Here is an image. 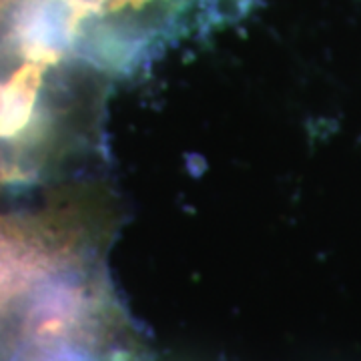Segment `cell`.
<instances>
[{
	"label": "cell",
	"instance_id": "7a4b0ae2",
	"mask_svg": "<svg viewBox=\"0 0 361 361\" xmlns=\"http://www.w3.org/2000/svg\"><path fill=\"white\" fill-rule=\"evenodd\" d=\"M6 113H8V99H6V87H2V85H0V137H4Z\"/></svg>",
	"mask_w": 361,
	"mask_h": 361
},
{
	"label": "cell",
	"instance_id": "6da1fadb",
	"mask_svg": "<svg viewBox=\"0 0 361 361\" xmlns=\"http://www.w3.org/2000/svg\"><path fill=\"white\" fill-rule=\"evenodd\" d=\"M13 361H104L94 305L85 291L54 287L32 305Z\"/></svg>",
	"mask_w": 361,
	"mask_h": 361
},
{
	"label": "cell",
	"instance_id": "3957f363",
	"mask_svg": "<svg viewBox=\"0 0 361 361\" xmlns=\"http://www.w3.org/2000/svg\"><path fill=\"white\" fill-rule=\"evenodd\" d=\"M142 2H147V0H109V4H111V8H123V6H139Z\"/></svg>",
	"mask_w": 361,
	"mask_h": 361
}]
</instances>
